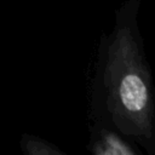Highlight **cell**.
Returning a JSON list of instances; mask_svg holds the SVG:
<instances>
[{
    "mask_svg": "<svg viewBox=\"0 0 155 155\" xmlns=\"http://www.w3.org/2000/svg\"><path fill=\"white\" fill-rule=\"evenodd\" d=\"M139 5L126 0L102 41L93 105L104 125L155 155V90L137 23Z\"/></svg>",
    "mask_w": 155,
    "mask_h": 155,
    "instance_id": "1",
    "label": "cell"
},
{
    "mask_svg": "<svg viewBox=\"0 0 155 155\" xmlns=\"http://www.w3.org/2000/svg\"><path fill=\"white\" fill-rule=\"evenodd\" d=\"M21 147L24 154L28 155H57L62 154V151L56 148L53 144L36 137L25 134L22 137Z\"/></svg>",
    "mask_w": 155,
    "mask_h": 155,
    "instance_id": "3",
    "label": "cell"
},
{
    "mask_svg": "<svg viewBox=\"0 0 155 155\" xmlns=\"http://www.w3.org/2000/svg\"><path fill=\"white\" fill-rule=\"evenodd\" d=\"M90 150L97 155H137L131 140L115 128L102 124L96 126L90 143Z\"/></svg>",
    "mask_w": 155,
    "mask_h": 155,
    "instance_id": "2",
    "label": "cell"
}]
</instances>
